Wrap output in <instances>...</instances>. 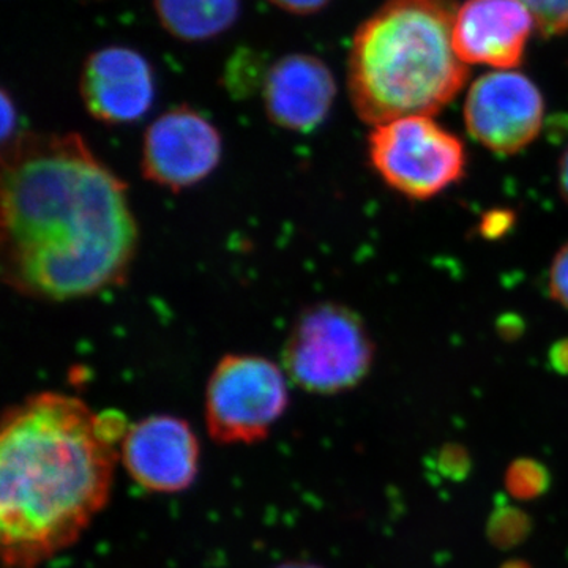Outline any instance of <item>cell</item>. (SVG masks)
<instances>
[{
  "mask_svg": "<svg viewBox=\"0 0 568 568\" xmlns=\"http://www.w3.org/2000/svg\"><path fill=\"white\" fill-rule=\"evenodd\" d=\"M164 31L183 41H204L233 28L241 0H153Z\"/></svg>",
  "mask_w": 568,
  "mask_h": 568,
  "instance_id": "4fadbf2b",
  "label": "cell"
},
{
  "mask_svg": "<svg viewBox=\"0 0 568 568\" xmlns=\"http://www.w3.org/2000/svg\"><path fill=\"white\" fill-rule=\"evenodd\" d=\"M335 95L334 74L315 55H284L264 77L265 112L290 132H315L331 112Z\"/></svg>",
  "mask_w": 568,
  "mask_h": 568,
  "instance_id": "7c38bea8",
  "label": "cell"
},
{
  "mask_svg": "<svg viewBox=\"0 0 568 568\" xmlns=\"http://www.w3.org/2000/svg\"><path fill=\"white\" fill-rule=\"evenodd\" d=\"M369 163L396 193L426 201L466 175L465 144L429 115L381 123L368 140Z\"/></svg>",
  "mask_w": 568,
  "mask_h": 568,
  "instance_id": "8992f818",
  "label": "cell"
},
{
  "mask_svg": "<svg viewBox=\"0 0 568 568\" xmlns=\"http://www.w3.org/2000/svg\"><path fill=\"white\" fill-rule=\"evenodd\" d=\"M549 364L560 375H568V338L560 339L549 351Z\"/></svg>",
  "mask_w": 568,
  "mask_h": 568,
  "instance_id": "ac0fdd59",
  "label": "cell"
},
{
  "mask_svg": "<svg viewBox=\"0 0 568 568\" xmlns=\"http://www.w3.org/2000/svg\"><path fill=\"white\" fill-rule=\"evenodd\" d=\"M80 92L92 118L123 125L140 121L151 110L155 80L140 52L110 47L89 55L81 71Z\"/></svg>",
  "mask_w": 568,
  "mask_h": 568,
  "instance_id": "30bf717a",
  "label": "cell"
},
{
  "mask_svg": "<svg viewBox=\"0 0 568 568\" xmlns=\"http://www.w3.org/2000/svg\"><path fill=\"white\" fill-rule=\"evenodd\" d=\"M536 20L519 0H467L454 26V47L466 63L510 70L521 62Z\"/></svg>",
  "mask_w": 568,
  "mask_h": 568,
  "instance_id": "8fae6325",
  "label": "cell"
},
{
  "mask_svg": "<svg viewBox=\"0 0 568 568\" xmlns=\"http://www.w3.org/2000/svg\"><path fill=\"white\" fill-rule=\"evenodd\" d=\"M2 276L40 301L125 282L138 250L129 190L80 134H28L2 164Z\"/></svg>",
  "mask_w": 568,
  "mask_h": 568,
  "instance_id": "6da1fadb",
  "label": "cell"
},
{
  "mask_svg": "<svg viewBox=\"0 0 568 568\" xmlns=\"http://www.w3.org/2000/svg\"><path fill=\"white\" fill-rule=\"evenodd\" d=\"M129 428L118 410L95 414L59 392L28 396L3 413V568H39L80 540L110 503Z\"/></svg>",
  "mask_w": 568,
  "mask_h": 568,
  "instance_id": "7a4b0ae2",
  "label": "cell"
},
{
  "mask_svg": "<svg viewBox=\"0 0 568 568\" xmlns=\"http://www.w3.org/2000/svg\"><path fill=\"white\" fill-rule=\"evenodd\" d=\"M268 2L287 13L313 14L327 7L331 0H268Z\"/></svg>",
  "mask_w": 568,
  "mask_h": 568,
  "instance_id": "2e32d148",
  "label": "cell"
},
{
  "mask_svg": "<svg viewBox=\"0 0 568 568\" xmlns=\"http://www.w3.org/2000/svg\"><path fill=\"white\" fill-rule=\"evenodd\" d=\"M544 97L525 74L499 70L478 78L467 93V132L497 155L528 148L544 126Z\"/></svg>",
  "mask_w": 568,
  "mask_h": 568,
  "instance_id": "52a82bcc",
  "label": "cell"
},
{
  "mask_svg": "<svg viewBox=\"0 0 568 568\" xmlns=\"http://www.w3.org/2000/svg\"><path fill=\"white\" fill-rule=\"evenodd\" d=\"M491 215L485 219L481 231L488 237H497V235L506 233L507 227L510 226L511 215H508L507 212H495Z\"/></svg>",
  "mask_w": 568,
  "mask_h": 568,
  "instance_id": "e0dca14e",
  "label": "cell"
},
{
  "mask_svg": "<svg viewBox=\"0 0 568 568\" xmlns=\"http://www.w3.org/2000/svg\"><path fill=\"white\" fill-rule=\"evenodd\" d=\"M119 458L144 491L178 495L192 487L200 473V439L183 418L153 414L130 425Z\"/></svg>",
  "mask_w": 568,
  "mask_h": 568,
  "instance_id": "9c48e42d",
  "label": "cell"
},
{
  "mask_svg": "<svg viewBox=\"0 0 568 568\" xmlns=\"http://www.w3.org/2000/svg\"><path fill=\"white\" fill-rule=\"evenodd\" d=\"M14 126H17V111L14 104L11 103L7 92L2 93V136L3 141L10 140V134H13Z\"/></svg>",
  "mask_w": 568,
  "mask_h": 568,
  "instance_id": "d6986e66",
  "label": "cell"
},
{
  "mask_svg": "<svg viewBox=\"0 0 568 568\" xmlns=\"http://www.w3.org/2000/svg\"><path fill=\"white\" fill-rule=\"evenodd\" d=\"M548 293L556 304L568 310V242L560 246L549 265Z\"/></svg>",
  "mask_w": 568,
  "mask_h": 568,
  "instance_id": "9a60e30c",
  "label": "cell"
},
{
  "mask_svg": "<svg viewBox=\"0 0 568 568\" xmlns=\"http://www.w3.org/2000/svg\"><path fill=\"white\" fill-rule=\"evenodd\" d=\"M283 369L305 392L336 395L353 390L368 376L375 343L354 310L345 305L308 306L284 343Z\"/></svg>",
  "mask_w": 568,
  "mask_h": 568,
  "instance_id": "277c9868",
  "label": "cell"
},
{
  "mask_svg": "<svg viewBox=\"0 0 568 568\" xmlns=\"http://www.w3.org/2000/svg\"><path fill=\"white\" fill-rule=\"evenodd\" d=\"M457 11L455 0H388L361 26L347 85L362 121L432 115L455 99L467 78L454 47Z\"/></svg>",
  "mask_w": 568,
  "mask_h": 568,
  "instance_id": "3957f363",
  "label": "cell"
},
{
  "mask_svg": "<svg viewBox=\"0 0 568 568\" xmlns=\"http://www.w3.org/2000/svg\"><path fill=\"white\" fill-rule=\"evenodd\" d=\"M222 152V134L213 123L192 108H175L156 118L145 132L142 174L155 185L182 192L209 178Z\"/></svg>",
  "mask_w": 568,
  "mask_h": 568,
  "instance_id": "ba28073f",
  "label": "cell"
},
{
  "mask_svg": "<svg viewBox=\"0 0 568 568\" xmlns=\"http://www.w3.org/2000/svg\"><path fill=\"white\" fill-rule=\"evenodd\" d=\"M287 406L283 366L261 355H224L205 387V426L216 444L253 446L267 439Z\"/></svg>",
  "mask_w": 568,
  "mask_h": 568,
  "instance_id": "5b68a950",
  "label": "cell"
},
{
  "mask_svg": "<svg viewBox=\"0 0 568 568\" xmlns=\"http://www.w3.org/2000/svg\"><path fill=\"white\" fill-rule=\"evenodd\" d=\"M532 13L541 32L552 36L568 31V0H519Z\"/></svg>",
  "mask_w": 568,
  "mask_h": 568,
  "instance_id": "5bb4252c",
  "label": "cell"
},
{
  "mask_svg": "<svg viewBox=\"0 0 568 568\" xmlns=\"http://www.w3.org/2000/svg\"><path fill=\"white\" fill-rule=\"evenodd\" d=\"M558 186L560 196H562V200L566 201V204L568 205V148L559 160Z\"/></svg>",
  "mask_w": 568,
  "mask_h": 568,
  "instance_id": "ffe728a7",
  "label": "cell"
}]
</instances>
